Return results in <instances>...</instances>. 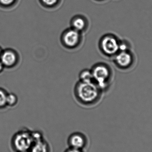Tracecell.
Wrapping results in <instances>:
<instances>
[{"instance_id":"cell-1","label":"cell","mask_w":152,"mask_h":152,"mask_svg":"<svg viewBox=\"0 0 152 152\" xmlns=\"http://www.w3.org/2000/svg\"><path fill=\"white\" fill-rule=\"evenodd\" d=\"M104 91L96 84L78 81L74 87V94L76 101L83 106L89 107L100 102Z\"/></svg>"},{"instance_id":"cell-2","label":"cell","mask_w":152,"mask_h":152,"mask_svg":"<svg viewBox=\"0 0 152 152\" xmlns=\"http://www.w3.org/2000/svg\"><path fill=\"white\" fill-rule=\"evenodd\" d=\"M91 69L95 83L104 92L111 85L114 79V74L110 65L103 62H98L92 66Z\"/></svg>"},{"instance_id":"cell-3","label":"cell","mask_w":152,"mask_h":152,"mask_svg":"<svg viewBox=\"0 0 152 152\" xmlns=\"http://www.w3.org/2000/svg\"><path fill=\"white\" fill-rule=\"evenodd\" d=\"M121 41L122 39L115 34H104L98 42L99 51L105 57L113 58L120 51Z\"/></svg>"},{"instance_id":"cell-4","label":"cell","mask_w":152,"mask_h":152,"mask_svg":"<svg viewBox=\"0 0 152 152\" xmlns=\"http://www.w3.org/2000/svg\"><path fill=\"white\" fill-rule=\"evenodd\" d=\"M113 59L116 67L123 71L131 70L134 67L137 61L136 54L133 48L120 51Z\"/></svg>"},{"instance_id":"cell-5","label":"cell","mask_w":152,"mask_h":152,"mask_svg":"<svg viewBox=\"0 0 152 152\" xmlns=\"http://www.w3.org/2000/svg\"><path fill=\"white\" fill-rule=\"evenodd\" d=\"M61 44L65 49L69 50H77L84 42L83 34L69 27L66 28L60 36Z\"/></svg>"},{"instance_id":"cell-6","label":"cell","mask_w":152,"mask_h":152,"mask_svg":"<svg viewBox=\"0 0 152 152\" xmlns=\"http://www.w3.org/2000/svg\"><path fill=\"white\" fill-rule=\"evenodd\" d=\"M34 143L32 133L23 130L15 134L12 139V146L17 152L28 151Z\"/></svg>"},{"instance_id":"cell-7","label":"cell","mask_w":152,"mask_h":152,"mask_svg":"<svg viewBox=\"0 0 152 152\" xmlns=\"http://www.w3.org/2000/svg\"><path fill=\"white\" fill-rule=\"evenodd\" d=\"M19 57L18 53L11 49H7L2 51L0 56V61L4 68H12L18 65Z\"/></svg>"},{"instance_id":"cell-8","label":"cell","mask_w":152,"mask_h":152,"mask_svg":"<svg viewBox=\"0 0 152 152\" xmlns=\"http://www.w3.org/2000/svg\"><path fill=\"white\" fill-rule=\"evenodd\" d=\"M89 23L85 16L80 14L75 15L70 20V27L84 34L88 30Z\"/></svg>"},{"instance_id":"cell-9","label":"cell","mask_w":152,"mask_h":152,"mask_svg":"<svg viewBox=\"0 0 152 152\" xmlns=\"http://www.w3.org/2000/svg\"><path fill=\"white\" fill-rule=\"evenodd\" d=\"M78 77V80L81 82L94 83L95 84L91 69H83L80 72Z\"/></svg>"},{"instance_id":"cell-10","label":"cell","mask_w":152,"mask_h":152,"mask_svg":"<svg viewBox=\"0 0 152 152\" xmlns=\"http://www.w3.org/2000/svg\"><path fill=\"white\" fill-rule=\"evenodd\" d=\"M62 0H38L40 4L46 9H54L61 3Z\"/></svg>"},{"instance_id":"cell-11","label":"cell","mask_w":152,"mask_h":152,"mask_svg":"<svg viewBox=\"0 0 152 152\" xmlns=\"http://www.w3.org/2000/svg\"><path fill=\"white\" fill-rule=\"evenodd\" d=\"M71 145L74 149H78L82 148L84 145V140L82 137L78 135L72 137L70 140Z\"/></svg>"},{"instance_id":"cell-12","label":"cell","mask_w":152,"mask_h":152,"mask_svg":"<svg viewBox=\"0 0 152 152\" xmlns=\"http://www.w3.org/2000/svg\"><path fill=\"white\" fill-rule=\"evenodd\" d=\"M31 149V152H47L46 145L41 141L35 142Z\"/></svg>"},{"instance_id":"cell-13","label":"cell","mask_w":152,"mask_h":152,"mask_svg":"<svg viewBox=\"0 0 152 152\" xmlns=\"http://www.w3.org/2000/svg\"><path fill=\"white\" fill-rule=\"evenodd\" d=\"M18 0H0V7L4 9H10L14 7Z\"/></svg>"},{"instance_id":"cell-14","label":"cell","mask_w":152,"mask_h":152,"mask_svg":"<svg viewBox=\"0 0 152 152\" xmlns=\"http://www.w3.org/2000/svg\"><path fill=\"white\" fill-rule=\"evenodd\" d=\"M18 102V97L16 94L13 93H8L6 98L7 106L10 107L15 106Z\"/></svg>"},{"instance_id":"cell-15","label":"cell","mask_w":152,"mask_h":152,"mask_svg":"<svg viewBox=\"0 0 152 152\" xmlns=\"http://www.w3.org/2000/svg\"><path fill=\"white\" fill-rule=\"evenodd\" d=\"M8 93L4 89L0 88V109H4L7 106L6 98Z\"/></svg>"},{"instance_id":"cell-16","label":"cell","mask_w":152,"mask_h":152,"mask_svg":"<svg viewBox=\"0 0 152 152\" xmlns=\"http://www.w3.org/2000/svg\"><path fill=\"white\" fill-rule=\"evenodd\" d=\"M4 66H3V65L1 62L0 61V73H1L2 72L3 70L4 69Z\"/></svg>"},{"instance_id":"cell-17","label":"cell","mask_w":152,"mask_h":152,"mask_svg":"<svg viewBox=\"0 0 152 152\" xmlns=\"http://www.w3.org/2000/svg\"><path fill=\"white\" fill-rule=\"evenodd\" d=\"M68 152H80L78 149H74L73 150H70Z\"/></svg>"},{"instance_id":"cell-18","label":"cell","mask_w":152,"mask_h":152,"mask_svg":"<svg viewBox=\"0 0 152 152\" xmlns=\"http://www.w3.org/2000/svg\"><path fill=\"white\" fill-rule=\"evenodd\" d=\"M94 1H96L101 2L103 1H105V0H94Z\"/></svg>"},{"instance_id":"cell-19","label":"cell","mask_w":152,"mask_h":152,"mask_svg":"<svg viewBox=\"0 0 152 152\" xmlns=\"http://www.w3.org/2000/svg\"><path fill=\"white\" fill-rule=\"evenodd\" d=\"M2 51V50L1 49V47H0V56H1V54Z\"/></svg>"},{"instance_id":"cell-20","label":"cell","mask_w":152,"mask_h":152,"mask_svg":"<svg viewBox=\"0 0 152 152\" xmlns=\"http://www.w3.org/2000/svg\"><path fill=\"white\" fill-rule=\"evenodd\" d=\"M28 152V151H24V152Z\"/></svg>"}]
</instances>
